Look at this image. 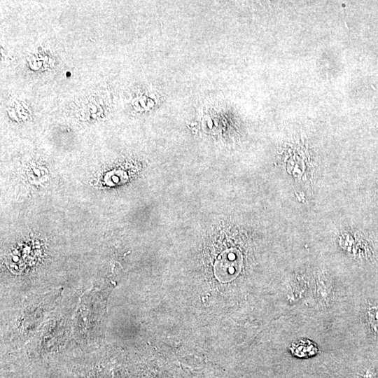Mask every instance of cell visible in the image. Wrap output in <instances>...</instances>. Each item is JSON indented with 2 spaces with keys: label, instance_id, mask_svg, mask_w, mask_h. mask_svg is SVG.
Instances as JSON below:
<instances>
[{
  "label": "cell",
  "instance_id": "6da1fadb",
  "mask_svg": "<svg viewBox=\"0 0 378 378\" xmlns=\"http://www.w3.org/2000/svg\"><path fill=\"white\" fill-rule=\"evenodd\" d=\"M241 258L238 252L231 250L221 255L216 264L217 274L222 278L234 277L239 270Z\"/></svg>",
  "mask_w": 378,
  "mask_h": 378
},
{
  "label": "cell",
  "instance_id": "7a4b0ae2",
  "mask_svg": "<svg viewBox=\"0 0 378 378\" xmlns=\"http://www.w3.org/2000/svg\"><path fill=\"white\" fill-rule=\"evenodd\" d=\"M370 322L374 328L378 332V307H373L369 312Z\"/></svg>",
  "mask_w": 378,
  "mask_h": 378
}]
</instances>
